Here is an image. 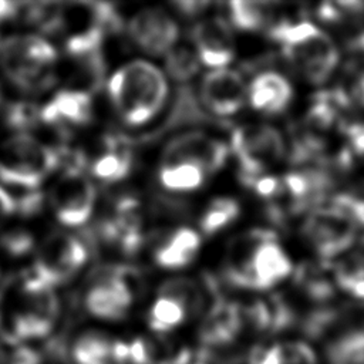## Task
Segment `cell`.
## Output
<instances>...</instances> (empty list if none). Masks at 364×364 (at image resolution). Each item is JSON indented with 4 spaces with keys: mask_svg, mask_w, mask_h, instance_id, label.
<instances>
[{
    "mask_svg": "<svg viewBox=\"0 0 364 364\" xmlns=\"http://www.w3.org/2000/svg\"><path fill=\"white\" fill-rule=\"evenodd\" d=\"M132 156L127 144L117 136H107L91 161V173L102 182H118L131 169Z\"/></svg>",
    "mask_w": 364,
    "mask_h": 364,
    "instance_id": "d4e9b609",
    "label": "cell"
},
{
    "mask_svg": "<svg viewBox=\"0 0 364 364\" xmlns=\"http://www.w3.org/2000/svg\"><path fill=\"white\" fill-rule=\"evenodd\" d=\"M280 353V364H317L314 351L301 341L277 344Z\"/></svg>",
    "mask_w": 364,
    "mask_h": 364,
    "instance_id": "8d00e7d4",
    "label": "cell"
},
{
    "mask_svg": "<svg viewBox=\"0 0 364 364\" xmlns=\"http://www.w3.org/2000/svg\"><path fill=\"white\" fill-rule=\"evenodd\" d=\"M71 354L75 364H115L114 341L94 331L80 336L73 344Z\"/></svg>",
    "mask_w": 364,
    "mask_h": 364,
    "instance_id": "4316f807",
    "label": "cell"
},
{
    "mask_svg": "<svg viewBox=\"0 0 364 364\" xmlns=\"http://www.w3.org/2000/svg\"><path fill=\"white\" fill-rule=\"evenodd\" d=\"M166 70L176 80H189L198 71L200 64L192 43L188 44H176L166 55Z\"/></svg>",
    "mask_w": 364,
    "mask_h": 364,
    "instance_id": "836d02e7",
    "label": "cell"
},
{
    "mask_svg": "<svg viewBox=\"0 0 364 364\" xmlns=\"http://www.w3.org/2000/svg\"><path fill=\"white\" fill-rule=\"evenodd\" d=\"M0 105H1V91H0Z\"/></svg>",
    "mask_w": 364,
    "mask_h": 364,
    "instance_id": "7bdbcfd3",
    "label": "cell"
},
{
    "mask_svg": "<svg viewBox=\"0 0 364 364\" xmlns=\"http://www.w3.org/2000/svg\"><path fill=\"white\" fill-rule=\"evenodd\" d=\"M115 11L107 3H61L58 33L65 37L70 58L100 53L105 33L115 24Z\"/></svg>",
    "mask_w": 364,
    "mask_h": 364,
    "instance_id": "8992f818",
    "label": "cell"
},
{
    "mask_svg": "<svg viewBox=\"0 0 364 364\" xmlns=\"http://www.w3.org/2000/svg\"><path fill=\"white\" fill-rule=\"evenodd\" d=\"M230 149L243 181L266 175L282 162L286 144L282 132L267 124H246L233 131Z\"/></svg>",
    "mask_w": 364,
    "mask_h": 364,
    "instance_id": "52a82bcc",
    "label": "cell"
},
{
    "mask_svg": "<svg viewBox=\"0 0 364 364\" xmlns=\"http://www.w3.org/2000/svg\"><path fill=\"white\" fill-rule=\"evenodd\" d=\"M199 249V233L192 228H178L161 237L154 249V260L168 270L183 269L193 262Z\"/></svg>",
    "mask_w": 364,
    "mask_h": 364,
    "instance_id": "44dd1931",
    "label": "cell"
},
{
    "mask_svg": "<svg viewBox=\"0 0 364 364\" xmlns=\"http://www.w3.org/2000/svg\"><path fill=\"white\" fill-rule=\"evenodd\" d=\"M334 282L350 297L364 301V257H351L340 263Z\"/></svg>",
    "mask_w": 364,
    "mask_h": 364,
    "instance_id": "1f68e13d",
    "label": "cell"
},
{
    "mask_svg": "<svg viewBox=\"0 0 364 364\" xmlns=\"http://www.w3.org/2000/svg\"><path fill=\"white\" fill-rule=\"evenodd\" d=\"M0 247L4 253L13 257H20L33 250L34 237L28 230L23 228L9 229L0 235Z\"/></svg>",
    "mask_w": 364,
    "mask_h": 364,
    "instance_id": "d590c367",
    "label": "cell"
},
{
    "mask_svg": "<svg viewBox=\"0 0 364 364\" xmlns=\"http://www.w3.org/2000/svg\"><path fill=\"white\" fill-rule=\"evenodd\" d=\"M357 226L341 210L330 206L316 208L303 222V236L323 259L337 257L348 250L357 237Z\"/></svg>",
    "mask_w": 364,
    "mask_h": 364,
    "instance_id": "30bf717a",
    "label": "cell"
},
{
    "mask_svg": "<svg viewBox=\"0 0 364 364\" xmlns=\"http://www.w3.org/2000/svg\"><path fill=\"white\" fill-rule=\"evenodd\" d=\"M196 299L198 291L191 280L172 279L162 283L148 313L149 327L159 333L176 328L195 307Z\"/></svg>",
    "mask_w": 364,
    "mask_h": 364,
    "instance_id": "5bb4252c",
    "label": "cell"
},
{
    "mask_svg": "<svg viewBox=\"0 0 364 364\" xmlns=\"http://www.w3.org/2000/svg\"><path fill=\"white\" fill-rule=\"evenodd\" d=\"M228 276L232 283L252 290H267L291 273V260L277 239L267 232H252L230 249Z\"/></svg>",
    "mask_w": 364,
    "mask_h": 364,
    "instance_id": "7a4b0ae2",
    "label": "cell"
},
{
    "mask_svg": "<svg viewBox=\"0 0 364 364\" xmlns=\"http://www.w3.org/2000/svg\"><path fill=\"white\" fill-rule=\"evenodd\" d=\"M208 176L209 172L195 158L169 142L165 145L158 165V179L166 191L175 193L193 192L205 183Z\"/></svg>",
    "mask_w": 364,
    "mask_h": 364,
    "instance_id": "e0dca14e",
    "label": "cell"
},
{
    "mask_svg": "<svg viewBox=\"0 0 364 364\" xmlns=\"http://www.w3.org/2000/svg\"><path fill=\"white\" fill-rule=\"evenodd\" d=\"M60 313L54 287L40 280L31 270L21 284V306L14 314V336L21 340L47 336Z\"/></svg>",
    "mask_w": 364,
    "mask_h": 364,
    "instance_id": "ba28073f",
    "label": "cell"
},
{
    "mask_svg": "<svg viewBox=\"0 0 364 364\" xmlns=\"http://www.w3.org/2000/svg\"><path fill=\"white\" fill-rule=\"evenodd\" d=\"M16 212V200L14 196L0 186V225L7 220Z\"/></svg>",
    "mask_w": 364,
    "mask_h": 364,
    "instance_id": "ab89813d",
    "label": "cell"
},
{
    "mask_svg": "<svg viewBox=\"0 0 364 364\" xmlns=\"http://www.w3.org/2000/svg\"><path fill=\"white\" fill-rule=\"evenodd\" d=\"M132 41L151 55H166L179 41V27L162 7H144L128 23Z\"/></svg>",
    "mask_w": 364,
    "mask_h": 364,
    "instance_id": "4fadbf2b",
    "label": "cell"
},
{
    "mask_svg": "<svg viewBox=\"0 0 364 364\" xmlns=\"http://www.w3.org/2000/svg\"><path fill=\"white\" fill-rule=\"evenodd\" d=\"M57 51L37 34L10 36L0 43V68L17 88L38 92L54 81Z\"/></svg>",
    "mask_w": 364,
    "mask_h": 364,
    "instance_id": "277c9868",
    "label": "cell"
},
{
    "mask_svg": "<svg viewBox=\"0 0 364 364\" xmlns=\"http://www.w3.org/2000/svg\"><path fill=\"white\" fill-rule=\"evenodd\" d=\"M270 37L286 60L310 82H324L337 68L340 54L334 40L314 23L282 21L274 24Z\"/></svg>",
    "mask_w": 364,
    "mask_h": 364,
    "instance_id": "3957f363",
    "label": "cell"
},
{
    "mask_svg": "<svg viewBox=\"0 0 364 364\" xmlns=\"http://www.w3.org/2000/svg\"><path fill=\"white\" fill-rule=\"evenodd\" d=\"M169 144L200 162L209 175L219 171L229 156V149L225 142L200 131L176 135Z\"/></svg>",
    "mask_w": 364,
    "mask_h": 364,
    "instance_id": "cb8c5ba5",
    "label": "cell"
},
{
    "mask_svg": "<svg viewBox=\"0 0 364 364\" xmlns=\"http://www.w3.org/2000/svg\"><path fill=\"white\" fill-rule=\"evenodd\" d=\"M333 206L341 210L357 228H364V198L353 193H341L333 199Z\"/></svg>",
    "mask_w": 364,
    "mask_h": 364,
    "instance_id": "74e56055",
    "label": "cell"
},
{
    "mask_svg": "<svg viewBox=\"0 0 364 364\" xmlns=\"http://www.w3.org/2000/svg\"><path fill=\"white\" fill-rule=\"evenodd\" d=\"M199 364H203V363H199Z\"/></svg>",
    "mask_w": 364,
    "mask_h": 364,
    "instance_id": "ee69618b",
    "label": "cell"
},
{
    "mask_svg": "<svg viewBox=\"0 0 364 364\" xmlns=\"http://www.w3.org/2000/svg\"><path fill=\"white\" fill-rule=\"evenodd\" d=\"M343 169L364 188V125L353 124L346 129V141L340 152Z\"/></svg>",
    "mask_w": 364,
    "mask_h": 364,
    "instance_id": "83f0119b",
    "label": "cell"
},
{
    "mask_svg": "<svg viewBox=\"0 0 364 364\" xmlns=\"http://www.w3.org/2000/svg\"><path fill=\"white\" fill-rule=\"evenodd\" d=\"M240 215L239 203L229 196H219L210 200L199 219L200 230L205 235H215L232 225Z\"/></svg>",
    "mask_w": 364,
    "mask_h": 364,
    "instance_id": "f1b7e54d",
    "label": "cell"
},
{
    "mask_svg": "<svg viewBox=\"0 0 364 364\" xmlns=\"http://www.w3.org/2000/svg\"><path fill=\"white\" fill-rule=\"evenodd\" d=\"M85 260L87 247L78 237L65 232H54L43 240L31 272L54 287L74 277Z\"/></svg>",
    "mask_w": 364,
    "mask_h": 364,
    "instance_id": "9c48e42d",
    "label": "cell"
},
{
    "mask_svg": "<svg viewBox=\"0 0 364 364\" xmlns=\"http://www.w3.org/2000/svg\"><path fill=\"white\" fill-rule=\"evenodd\" d=\"M191 40L200 64L210 70L226 68L235 58V37L230 24L222 17L212 16L198 21Z\"/></svg>",
    "mask_w": 364,
    "mask_h": 364,
    "instance_id": "9a60e30c",
    "label": "cell"
},
{
    "mask_svg": "<svg viewBox=\"0 0 364 364\" xmlns=\"http://www.w3.org/2000/svg\"><path fill=\"white\" fill-rule=\"evenodd\" d=\"M92 118V100L88 92L77 90L58 91L43 108L40 122L64 135L70 127H82Z\"/></svg>",
    "mask_w": 364,
    "mask_h": 364,
    "instance_id": "ac0fdd59",
    "label": "cell"
},
{
    "mask_svg": "<svg viewBox=\"0 0 364 364\" xmlns=\"http://www.w3.org/2000/svg\"><path fill=\"white\" fill-rule=\"evenodd\" d=\"M108 97L121 121L131 127L144 125L164 108L168 81L152 63L132 60L109 77Z\"/></svg>",
    "mask_w": 364,
    "mask_h": 364,
    "instance_id": "6da1fadb",
    "label": "cell"
},
{
    "mask_svg": "<svg viewBox=\"0 0 364 364\" xmlns=\"http://www.w3.org/2000/svg\"><path fill=\"white\" fill-rule=\"evenodd\" d=\"M293 98V87L289 80L276 71H264L256 75L247 87L250 105L267 115L283 112Z\"/></svg>",
    "mask_w": 364,
    "mask_h": 364,
    "instance_id": "ffe728a7",
    "label": "cell"
},
{
    "mask_svg": "<svg viewBox=\"0 0 364 364\" xmlns=\"http://www.w3.org/2000/svg\"><path fill=\"white\" fill-rule=\"evenodd\" d=\"M4 124L16 132H26L40 122V108L28 101H16L4 109Z\"/></svg>",
    "mask_w": 364,
    "mask_h": 364,
    "instance_id": "e575fe53",
    "label": "cell"
},
{
    "mask_svg": "<svg viewBox=\"0 0 364 364\" xmlns=\"http://www.w3.org/2000/svg\"><path fill=\"white\" fill-rule=\"evenodd\" d=\"M173 6H176L179 9V11H182V13L193 16V14L200 13L205 7H208L209 3H206V1H181Z\"/></svg>",
    "mask_w": 364,
    "mask_h": 364,
    "instance_id": "60d3db41",
    "label": "cell"
},
{
    "mask_svg": "<svg viewBox=\"0 0 364 364\" xmlns=\"http://www.w3.org/2000/svg\"><path fill=\"white\" fill-rule=\"evenodd\" d=\"M243 327L242 309L228 300L215 301L205 316L199 337L208 346H223L233 341Z\"/></svg>",
    "mask_w": 364,
    "mask_h": 364,
    "instance_id": "7402d4cb",
    "label": "cell"
},
{
    "mask_svg": "<svg viewBox=\"0 0 364 364\" xmlns=\"http://www.w3.org/2000/svg\"><path fill=\"white\" fill-rule=\"evenodd\" d=\"M353 46L357 48V51H360V53L363 54L361 57H364V31H361V33L354 38Z\"/></svg>",
    "mask_w": 364,
    "mask_h": 364,
    "instance_id": "b9f144b4",
    "label": "cell"
},
{
    "mask_svg": "<svg viewBox=\"0 0 364 364\" xmlns=\"http://www.w3.org/2000/svg\"><path fill=\"white\" fill-rule=\"evenodd\" d=\"M328 185V178L320 171L306 169L290 172L282 178L279 198H286L289 205L294 210H299L318 203L324 198Z\"/></svg>",
    "mask_w": 364,
    "mask_h": 364,
    "instance_id": "603a6c76",
    "label": "cell"
},
{
    "mask_svg": "<svg viewBox=\"0 0 364 364\" xmlns=\"http://www.w3.org/2000/svg\"><path fill=\"white\" fill-rule=\"evenodd\" d=\"M95 186L82 169L63 171L51 188L50 203L57 220L67 228L88 222L95 206Z\"/></svg>",
    "mask_w": 364,
    "mask_h": 364,
    "instance_id": "8fae6325",
    "label": "cell"
},
{
    "mask_svg": "<svg viewBox=\"0 0 364 364\" xmlns=\"http://www.w3.org/2000/svg\"><path fill=\"white\" fill-rule=\"evenodd\" d=\"M317 13L326 23L355 24L364 20V1H327Z\"/></svg>",
    "mask_w": 364,
    "mask_h": 364,
    "instance_id": "d6a6232c",
    "label": "cell"
},
{
    "mask_svg": "<svg viewBox=\"0 0 364 364\" xmlns=\"http://www.w3.org/2000/svg\"><path fill=\"white\" fill-rule=\"evenodd\" d=\"M131 303V286L121 269L102 267L95 272L84 299L88 313L102 320H121Z\"/></svg>",
    "mask_w": 364,
    "mask_h": 364,
    "instance_id": "7c38bea8",
    "label": "cell"
},
{
    "mask_svg": "<svg viewBox=\"0 0 364 364\" xmlns=\"http://www.w3.org/2000/svg\"><path fill=\"white\" fill-rule=\"evenodd\" d=\"M330 364H364V328L346 333L328 347Z\"/></svg>",
    "mask_w": 364,
    "mask_h": 364,
    "instance_id": "f546056e",
    "label": "cell"
},
{
    "mask_svg": "<svg viewBox=\"0 0 364 364\" xmlns=\"http://www.w3.org/2000/svg\"><path fill=\"white\" fill-rule=\"evenodd\" d=\"M100 232L101 239L119 253H134L142 240L141 216L136 210V203L132 199L121 200L114 213L102 220Z\"/></svg>",
    "mask_w": 364,
    "mask_h": 364,
    "instance_id": "d6986e66",
    "label": "cell"
},
{
    "mask_svg": "<svg viewBox=\"0 0 364 364\" xmlns=\"http://www.w3.org/2000/svg\"><path fill=\"white\" fill-rule=\"evenodd\" d=\"M199 94L208 111L219 117H228L243 107L247 98V87L237 71L226 67L206 73Z\"/></svg>",
    "mask_w": 364,
    "mask_h": 364,
    "instance_id": "2e32d148",
    "label": "cell"
},
{
    "mask_svg": "<svg viewBox=\"0 0 364 364\" xmlns=\"http://www.w3.org/2000/svg\"><path fill=\"white\" fill-rule=\"evenodd\" d=\"M229 17L235 27L245 31L264 28L274 17L277 4L272 1L235 0L228 4Z\"/></svg>",
    "mask_w": 364,
    "mask_h": 364,
    "instance_id": "484cf974",
    "label": "cell"
},
{
    "mask_svg": "<svg viewBox=\"0 0 364 364\" xmlns=\"http://www.w3.org/2000/svg\"><path fill=\"white\" fill-rule=\"evenodd\" d=\"M57 168L55 149L27 132H16L0 144V181L16 189H37Z\"/></svg>",
    "mask_w": 364,
    "mask_h": 364,
    "instance_id": "5b68a950",
    "label": "cell"
},
{
    "mask_svg": "<svg viewBox=\"0 0 364 364\" xmlns=\"http://www.w3.org/2000/svg\"><path fill=\"white\" fill-rule=\"evenodd\" d=\"M337 92L346 105L364 109V57L354 58L346 65Z\"/></svg>",
    "mask_w": 364,
    "mask_h": 364,
    "instance_id": "4dcf8cb0",
    "label": "cell"
},
{
    "mask_svg": "<svg viewBox=\"0 0 364 364\" xmlns=\"http://www.w3.org/2000/svg\"><path fill=\"white\" fill-rule=\"evenodd\" d=\"M9 364H40V357L27 347H17L11 351Z\"/></svg>",
    "mask_w": 364,
    "mask_h": 364,
    "instance_id": "f35d334b",
    "label": "cell"
}]
</instances>
